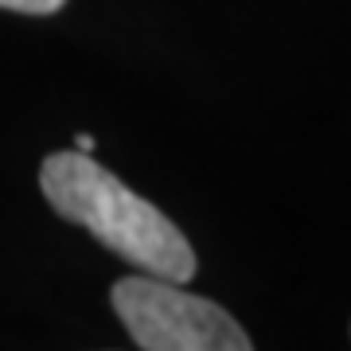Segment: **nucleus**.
<instances>
[{
	"mask_svg": "<svg viewBox=\"0 0 351 351\" xmlns=\"http://www.w3.org/2000/svg\"><path fill=\"white\" fill-rule=\"evenodd\" d=\"M39 188L55 215L86 226L106 250L125 258L141 274L188 285L199 269L184 230L156 203L141 199L133 188H125V180L101 168L94 152H51L39 168Z\"/></svg>",
	"mask_w": 351,
	"mask_h": 351,
	"instance_id": "nucleus-1",
	"label": "nucleus"
},
{
	"mask_svg": "<svg viewBox=\"0 0 351 351\" xmlns=\"http://www.w3.org/2000/svg\"><path fill=\"white\" fill-rule=\"evenodd\" d=\"M113 313L145 351H250L254 339L223 304L195 297L164 277H121L110 293Z\"/></svg>",
	"mask_w": 351,
	"mask_h": 351,
	"instance_id": "nucleus-2",
	"label": "nucleus"
},
{
	"mask_svg": "<svg viewBox=\"0 0 351 351\" xmlns=\"http://www.w3.org/2000/svg\"><path fill=\"white\" fill-rule=\"evenodd\" d=\"M66 0H0V8H8V12H24V16H51L59 12Z\"/></svg>",
	"mask_w": 351,
	"mask_h": 351,
	"instance_id": "nucleus-3",
	"label": "nucleus"
},
{
	"mask_svg": "<svg viewBox=\"0 0 351 351\" xmlns=\"http://www.w3.org/2000/svg\"><path fill=\"white\" fill-rule=\"evenodd\" d=\"M75 149H78V152H94V149H98V141L90 137V133H78V137H75Z\"/></svg>",
	"mask_w": 351,
	"mask_h": 351,
	"instance_id": "nucleus-4",
	"label": "nucleus"
}]
</instances>
